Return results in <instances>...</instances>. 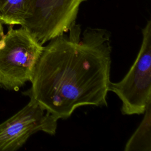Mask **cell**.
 Wrapping results in <instances>:
<instances>
[{
  "instance_id": "52a82bcc",
  "label": "cell",
  "mask_w": 151,
  "mask_h": 151,
  "mask_svg": "<svg viewBox=\"0 0 151 151\" xmlns=\"http://www.w3.org/2000/svg\"><path fill=\"white\" fill-rule=\"evenodd\" d=\"M29 0H0V21L9 25H21Z\"/></svg>"
},
{
  "instance_id": "ba28073f",
  "label": "cell",
  "mask_w": 151,
  "mask_h": 151,
  "mask_svg": "<svg viewBox=\"0 0 151 151\" xmlns=\"http://www.w3.org/2000/svg\"><path fill=\"white\" fill-rule=\"evenodd\" d=\"M4 27H3V24L0 21V40L4 35Z\"/></svg>"
},
{
  "instance_id": "277c9868",
  "label": "cell",
  "mask_w": 151,
  "mask_h": 151,
  "mask_svg": "<svg viewBox=\"0 0 151 151\" xmlns=\"http://www.w3.org/2000/svg\"><path fill=\"white\" fill-rule=\"evenodd\" d=\"M87 0H29L22 27L43 45L68 32L76 24L80 4Z\"/></svg>"
},
{
  "instance_id": "7a4b0ae2",
  "label": "cell",
  "mask_w": 151,
  "mask_h": 151,
  "mask_svg": "<svg viewBox=\"0 0 151 151\" xmlns=\"http://www.w3.org/2000/svg\"><path fill=\"white\" fill-rule=\"evenodd\" d=\"M43 48L26 29L11 25L0 40V87L17 91L30 81Z\"/></svg>"
},
{
  "instance_id": "8992f818",
  "label": "cell",
  "mask_w": 151,
  "mask_h": 151,
  "mask_svg": "<svg viewBox=\"0 0 151 151\" xmlns=\"http://www.w3.org/2000/svg\"><path fill=\"white\" fill-rule=\"evenodd\" d=\"M143 114L141 123L126 143L124 151H151V101Z\"/></svg>"
},
{
  "instance_id": "6da1fadb",
  "label": "cell",
  "mask_w": 151,
  "mask_h": 151,
  "mask_svg": "<svg viewBox=\"0 0 151 151\" xmlns=\"http://www.w3.org/2000/svg\"><path fill=\"white\" fill-rule=\"evenodd\" d=\"M44 46L24 94L58 119L84 106H107L111 64V34L75 24Z\"/></svg>"
},
{
  "instance_id": "3957f363",
  "label": "cell",
  "mask_w": 151,
  "mask_h": 151,
  "mask_svg": "<svg viewBox=\"0 0 151 151\" xmlns=\"http://www.w3.org/2000/svg\"><path fill=\"white\" fill-rule=\"evenodd\" d=\"M142 42L134 63L119 82H110L109 91L122 101L123 115L143 114L151 101V21L142 30Z\"/></svg>"
},
{
  "instance_id": "5b68a950",
  "label": "cell",
  "mask_w": 151,
  "mask_h": 151,
  "mask_svg": "<svg viewBox=\"0 0 151 151\" xmlns=\"http://www.w3.org/2000/svg\"><path fill=\"white\" fill-rule=\"evenodd\" d=\"M58 120L30 99L23 108L0 123V151L18 150L38 132L54 135Z\"/></svg>"
}]
</instances>
